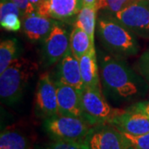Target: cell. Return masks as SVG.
<instances>
[{
  "label": "cell",
  "instance_id": "obj_13",
  "mask_svg": "<svg viewBox=\"0 0 149 149\" xmlns=\"http://www.w3.org/2000/svg\"><path fill=\"white\" fill-rule=\"evenodd\" d=\"M57 20L34 13L22 19V28L32 42H43L52 31Z\"/></svg>",
  "mask_w": 149,
  "mask_h": 149
},
{
  "label": "cell",
  "instance_id": "obj_22",
  "mask_svg": "<svg viewBox=\"0 0 149 149\" xmlns=\"http://www.w3.org/2000/svg\"><path fill=\"white\" fill-rule=\"evenodd\" d=\"M122 133L126 138L132 149H149V133L139 136H133L128 133Z\"/></svg>",
  "mask_w": 149,
  "mask_h": 149
},
{
  "label": "cell",
  "instance_id": "obj_26",
  "mask_svg": "<svg viewBox=\"0 0 149 149\" xmlns=\"http://www.w3.org/2000/svg\"><path fill=\"white\" fill-rule=\"evenodd\" d=\"M47 149H85V146L63 141H55L50 144Z\"/></svg>",
  "mask_w": 149,
  "mask_h": 149
},
{
  "label": "cell",
  "instance_id": "obj_5",
  "mask_svg": "<svg viewBox=\"0 0 149 149\" xmlns=\"http://www.w3.org/2000/svg\"><path fill=\"white\" fill-rule=\"evenodd\" d=\"M80 94L84 119L91 126L111 123L123 110L110 106L100 89L85 86Z\"/></svg>",
  "mask_w": 149,
  "mask_h": 149
},
{
  "label": "cell",
  "instance_id": "obj_17",
  "mask_svg": "<svg viewBox=\"0 0 149 149\" xmlns=\"http://www.w3.org/2000/svg\"><path fill=\"white\" fill-rule=\"evenodd\" d=\"M93 48H95V44L90 36L79 27H73L70 32V52L74 56L80 59Z\"/></svg>",
  "mask_w": 149,
  "mask_h": 149
},
{
  "label": "cell",
  "instance_id": "obj_19",
  "mask_svg": "<svg viewBox=\"0 0 149 149\" xmlns=\"http://www.w3.org/2000/svg\"><path fill=\"white\" fill-rule=\"evenodd\" d=\"M18 46L16 38H8L0 43V74L3 72L16 59Z\"/></svg>",
  "mask_w": 149,
  "mask_h": 149
},
{
  "label": "cell",
  "instance_id": "obj_8",
  "mask_svg": "<svg viewBox=\"0 0 149 149\" xmlns=\"http://www.w3.org/2000/svg\"><path fill=\"white\" fill-rule=\"evenodd\" d=\"M113 16L137 37L149 39V0H138Z\"/></svg>",
  "mask_w": 149,
  "mask_h": 149
},
{
  "label": "cell",
  "instance_id": "obj_7",
  "mask_svg": "<svg viewBox=\"0 0 149 149\" xmlns=\"http://www.w3.org/2000/svg\"><path fill=\"white\" fill-rule=\"evenodd\" d=\"M85 149H132L122 132L110 123L92 126L85 143Z\"/></svg>",
  "mask_w": 149,
  "mask_h": 149
},
{
  "label": "cell",
  "instance_id": "obj_2",
  "mask_svg": "<svg viewBox=\"0 0 149 149\" xmlns=\"http://www.w3.org/2000/svg\"><path fill=\"white\" fill-rule=\"evenodd\" d=\"M96 32L104 47L116 56L124 58L139 53L138 37L113 15L100 13Z\"/></svg>",
  "mask_w": 149,
  "mask_h": 149
},
{
  "label": "cell",
  "instance_id": "obj_29",
  "mask_svg": "<svg viewBox=\"0 0 149 149\" xmlns=\"http://www.w3.org/2000/svg\"><path fill=\"white\" fill-rule=\"evenodd\" d=\"M29 2H30V3L32 4V6L36 9L38 8V7L40 6V4L42 3V0H29Z\"/></svg>",
  "mask_w": 149,
  "mask_h": 149
},
{
  "label": "cell",
  "instance_id": "obj_20",
  "mask_svg": "<svg viewBox=\"0 0 149 149\" xmlns=\"http://www.w3.org/2000/svg\"><path fill=\"white\" fill-rule=\"evenodd\" d=\"M138 0H99L97 9L100 13L114 15Z\"/></svg>",
  "mask_w": 149,
  "mask_h": 149
},
{
  "label": "cell",
  "instance_id": "obj_21",
  "mask_svg": "<svg viewBox=\"0 0 149 149\" xmlns=\"http://www.w3.org/2000/svg\"><path fill=\"white\" fill-rule=\"evenodd\" d=\"M0 24L3 29L9 32H17L22 27L21 17L16 13H9L0 18Z\"/></svg>",
  "mask_w": 149,
  "mask_h": 149
},
{
  "label": "cell",
  "instance_id": "obj_27",
  "mask_svg": "<svg viewBox=\"0 0 149 149\" xmlns=\"http://www.w3.org/2000/svg\"><path fill=\"white\" fill-rule=\"evenodd\" d=\"M131 107L133 108V109H136L138 110L142 111L149 117V100L135 103V104H133V105H131Z\"/></svg>",
  "mask_w": 149,
  "mask_h": 149
},
{
  "label": "cell",
  "instance_id": "obj_23",
  "mask_svg": "<svg viewBox=\"0 0 149 149\" xmlns=\"http://www.w3.org/2000/svg\"><path fill=\"white\" fill-rule=\"evenodd\" d=\"M137 69L139 74L149 83V48L140 56Z\"/></svg>",
  "mask_w": 149,
  "mask_h": 149
},
{
  "label": "cell",
  "instance_id": "obj_18",
  "mask_svg": "<svg viewBox=\"0 0 149 149\" xmlns=\"http://www.w3.org/2000/svg\"><path fill=\"white\" fill-rule=\"evenodd\" d=\"M0 149H32L27 137L17 130L5 129L0 135Z\"/></svg>",
  "mask_w": 149,
  "mask_h": 149
},
{
  "label": "cell",
  "instance_id": "obj_9",
  "mask_svg": "<svg viewBox=\"0 0 149 149\" xmlns=\"http://www.w3.org/2000/svg\"><path fill=\"white\" fill-rule=\"evenodd\" d=\"M34 107L37 116L45 119L59 114L55 81L47 72L43 73L38 79L35 92Z\"/></svg>",
  "mask_w": 149,
  "mask_h": 149
},
{
  "label": "cell",
  "instance_id": "obj_12",
  "mask_svg": "<svg viewBox=\"0 0 149 149\" xmlns=\"http://www.w3.org/2000/svg\"><path fill=\"white\" fill-rule=\"evenodd\" d=\"M59 114L84 119L81 108V91L73 86L55 80Z\"/></svg>",
  "mask_w": 149,
  "mask_h": 149
},
{
  "label": "cell",
  "instance_id": "obj_24",
  "mask_svg": "<svg viewBox=\"0 0 149 149\" xmlns=\"http://www.w3.org/2000/svg\"><path fill=\"white\" fill-rule=\"evenodd\" d=\"M9 13H16L21 17L19 8L12 0H1L0 2V18ZM22 19V18H21Z\"/></svg>",
  "mask_w": 149,
  "mask_h": 149
},
{
  "label": "cell",
  "instance_id": "obj_3",
  "mask_svg": "<svg viewBox=\"0 0 149 149\" xmlns=\"http://www.w3.org/2000/svg\"><path fill=\"white\" fill-rule=\"evenodd\" d=\"M38 67V64L31 60L18 57L2 72L0 74L2 102L8 106L19 102Z\"/></svg>",
  "mask_w": 149,
  "mask_h": 149
},
{
  "label": "cell",
  "instance_id": "obj_6",
  "mask_svg": "<svg viewBox=\"0 0 149 149\" xmlns=\"http://www.w3.org/2000/svg\"><path fill=\"white\" fill-rule=\"evenodd\" d=\"M70 51V32L62 22L58 21L42 42L41 64L48 68L58 63Z\"/></svg>",
  "mask_w": 149,
  "mask_h": 149
},
{
  "label": "cell",
  "instance_id": "obj_1",
  "mask_svg": "<svg viewBox=\"0 0 149 149\" xmlns=\"http://www.w3.org/2000/svg\"><path fill=\"white\" fill-rule=\"evenodd\" d=\"M100 82L105 95L115 102H130L146 95L149 83L122 57L97 51Z\"/></svg>",
  "mask_w": 149,
  "mask_h": 149
},
{
  "label": "cell",
  "instance_id": "obj_11",
  "mask_svg": "<svg viewBox=\"0 0 149 149\" xmlns=\"http://www.w3.org/2000/svg\"><path fill=\"white\" fill-rule=\"evenodd\" d=\"M123 133L133 136L149 133V117L130 106L115 118L110 123Z\"/></svg>",
  "mask_w": 149,
  "mask_h": 149
},
{
  "label": "cell",
  "instance_id": "obj_25",
  "mask_svg": "<svg viewBox=\"0 0 149 149\" xmlns=\"http://www.w3.org/2000/svg\"><path fill=\"white\" fill-rule=\"evenodd\" d=\"M19 8L21 12V18L22 19L24 17L27 16L29 14H32L34 13H37L36 9L30 3L29 0H12Z\"/></svg>",
  "mask_w": 149,
  "mask_h": 149
},
{
  "label": "cell",
  "instance_id": "obj_14",
  "mask_svg": "<svg viewBox=\"0 0 149 149\" xmlns=\"http://www.w3.org/2000/svg\"><path fill=\"white\" fill-rule=\"evenodd\" d=\"M56 76V79H54L55 80L71 85L79 91H81L84 88L80 61L70 51L57 63Z\"/></svg>",
  "mask_w": 149,
  "mask_h": 149
},
{
  "label": "cell",
  "instance_id": "obj_16",
  "mask_svg": "<svg viewBox=\"0 0 149 149\" xmlns=\"http://www.w3.org/2000/svg\"><path fill=\"white\" fill-rule=\"evenodd\" d=\"M98 9L96 6L83 5L76 15L73 22V27H77L84 30L95 42L96 24L98 18Z\"/></svg>",
  "mask_w": 149,
  "mask_h": 149
},
{
  "label": "cell",
  "instance_id": "obj_4",
  "mask_svg": "<svg viewBox=\"0 0 149 149\" xmlns=\"http://www.w3.org/2000/svg\"><path fill=\"white\" fill-rule=\"evenodd\" d=\"M91 124L80 118L57 114L46 118L44 128L55 141H63L85 146Z\"/></svg>",
  "mask_w": 149,
  "mask_h": 149
},
{
  "label": "cell",
  "instance_id": "obj_15",
  "mask_svg": "<svg viewBox=\"0 0 149 149\" xmlns=\"http://www.w3.org/2000/svg\"><path fill=\"white\" fill-rule=\"evenodd\" d=\"M80 61V71L84 87L100 89V74L96 47L85 54Z\"/></svg>",
  "mask_w": 149,
  "mask_h": 149
},
{
  "label": "cell",
  "instance_id": "obj_10",
  "mask_svg": "<svg viewBox=\"0 0 149 149\" xmlns=\"http://www.w3.org/2000/svg\"><path fill=\"white\" fill-rule=\"evenodd\" d=\"M83 5V0H42L37 13L57 21L69 22L73 24Z\"/></svg>",
  "mask_w": 149,
  "mask_h": 149
},
{
  "label": "cell",
  "instance_id": "obj_28",
  "mask_svg": "<svg viewBox=\"0 0 149 149\" xmlns=\"http://www.w3.org/2000/svg\"><path fill=\"white\" fill-rule=\"evenodd\" d=\"M99 0H83V4L85 6H96Z\"/></svg>",
  "mask_w": 149,
  "mask_h": 149
}]
</instances>
